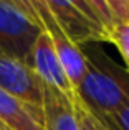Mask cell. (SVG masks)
<instances>
[{
  "label": "cell",
  "mask_w": 129,
  "mask_h": 130,
  "mask_svg": "<svg viewBox=\"0 0 129 130\" xmlns=\"http://www.w3.org/2000/svg\"><path fill=\"white\" fill-rule=\"evenodd\" d=\"M86 56V74L76 89V95L94 115H111L129 99V74L104 53Z\"/></svg>",
  "instance_id": "1"
},
{
  "label": "cell",
  "mask_w": 129,
  "mask_h": 130,
  "mask_svg": "<svg viewBox=\"0 0 129 130\" xmlns=\"http://www.w3.org/2000/svg\"><path fill=\"white\" fill-rule=\"evenodd\" d=\"M42 31L15 7L0 2V53L27 63L33 43Z\"/></svg>",
  "instance_id": "2"
},
{
  "label": "cell",
  "mask_w": 129,
  "mask_h": 130,
  "mask_svg": "<svg viewBox=\"0 0 129 130\" xmlns=\"http://www.w3.org/2000/svg\"><path fill=\"white\" fill-rule=\"evenodd\" d=\"M0 89L18 101L42 109L43 83L27 63L0 53Z\"/></svg>",
  "instance_id": "3"
},
{
  "label": "cell",
  "mask_w": 129,
  "mask_h": 130,
  "mask_svg": "<svg viewBox=\"0 0 129 130\" xmlns=\"http://www.w3.org/2000/svg\"><path fill=\"white\" fill-rule=\"evenodd\" d=\"M27 64L32 68V71L45 86L56 89L71 99L76 95V91L71 86L70 79H68L66 73H64L61 63L58 59V54L55 51L51 38L45 30L36 36L35 43L32 46V51L28 54Z\"/></svg>",
  "instance_id": "4"
},
{
  "label": "cell",
  "mask_w": 129,
  "mask_h": 130,
  "mask_svg": "<svg viewBox=\"0 0 129 130\" xmlns=\"http://www.w3.org/2000/svg\"><path fill=\"white\" fill-rule=\"evenodd\" d=\"M42 26L50 35V38H51V43L55 46V51L58 54L60 63H61V66H63L64 73H66L68 79H70L71 86L76 91L80 83H81V79L86 74V64L88 63H86V56H84L83 50L64 35V31L60 28L56 20L53 18L50 8L42 17Z\"/></svg>",
  "instance_id": "5"
},
{
  "label": "cell",
  "mask_w": 129,
  "mask_h": 130,
  "mask_svg": "<svg viewBox=\"0 0 129 130\" xmlns=\"http://www.w3.org/2000/svg\"><path fill=\"white\" fill-rule=\"evenodd\" d=\"M42 114V130H80L73 99L45 84H43Z\"/></svg>",
  "instance_id": "6"
},
{
  "label": "cell",
  "mask_w": 129,
  "mask_h": 130,
  "mask_svg": "<svg viewBox=\"0 0 129 130\" xmlns=\"http://www.w3.org/2000/svg\"><path fill=\"white\" fill-rule=\"evenodd\" d=\"M0 125L5 130H42V109H35L0 89Z\"/></svg>",
  "instance_id": "7"
},
{
  "label": "cell",
  "mask_w": 129,
  "mask_h": 130,
  "mask_svg": "<svg viewBox=\"0 0 129 130\" xmlns=\"http://www.w3.org/2000/svg\"><path fill=\"white\" fill-rule=\"evenodd\" d=\"M0 2L15 7L18 12H22L27 18H30L35 25H38L43 30L42 17L48 12V5L45 0H0Z\"/></svg>",
  "instance_id": "8"
},
{
  "label": "cell",
  "mask_w": 129,
  "mask_h": 130,
  "mask_svg": "<svg viewBox=\"0 0 129 130\" xmlns=\"http://www.w3.org/2000/svg\"><path fill=\"white\" fill-rule=\"evenodd\" d=\"M108 41L118 48L126 63V71L129 74V23H114L108 30Z\"/></svg>",
  "instance_id": "9"
},
{
  "label": "cell",
  "mask_w": 129,
  "mask_h": 130,
  "mask_svg": "<svg viewBox=\"0 0 129 130\" xmlns=\"http://www.w3.org/2000/svg\"><path fill=\"white\" fill-rule=\"evenodd\" d=\"M73 105H74V112H76L80 130H106L103 122L81 102V99L78 95L73 97Z\"/></svg>",
  "instance_id": "10"
},
{
  "label": "cell",
  "mask_w": 129,
  "mask_h": 130,
  "mask_svg": "<svg viewBox=\"0 0 129 130\" xmlns=\"http://www.w3.org/2000/svg\"><path fill=\"white\" fill-rule=\"evenodd\" d=\"M86 3L91 7V10L94 12L96 18L99 20V23L103 25V28L106 30V33H108V30L114 25V22H113V17H111L104 0H86Z\"/></svg>",
  "instance_id": "11"
},
{
  "label": "cell",
  "mask_w": 129,
  "mask_h": 130,
  "mask_svg": "<svg viewBox=\"0 0 129 130\" xmlns=\"http://www.w3.org/2000/svg\"><path fill=\"white\" fill-rule=\"evenodd\" d=\"M114 23H129L127 0H104Z\"/></svg>",
  "instance_id": "12"
},
{
  "label": "cell",
  "mask_w": 129,
  "mask_h": 130,
  "mask_svg": "<svg viewBox=\"0 0 129 130\" xmlns=\"http://www.w3.org/2000/svg\"><path fill=\"white\" fill-rule=\"evenodd\" d=\"M109 117L113 119V122L118 125L119 130H129V99L124 101Z\"/></svg>",
  "instance_id": "13"
},
{
  "label": "cell",
  "mask_w": 129,
  "mask_h": 130,
  "mask_svg": "<svg viewBox=\"0 0 129 130\" xmlns=\"http://www.w3.org/2000/svg\"><path fill=\"white\" fill-rule=\"evenodd\" d=\"M68 2H70V3H71L73 7H76V8L80 10V12L83 13V15H86V17H88L89 20H93L94 23H98L99 26H103V25L99 23V20L96 18V15H94V12L91 10V7H89V5L86 3V0H68Z\"/></svg>",
  "instance_id": "14"
},
{
  "label": "cell",
  "mask_w": 129,
  "mask_h": 130,
  "mask_svg": "<svg viewBox=\"0 0 129 130\" xmlns=\"http://www.w3.org/2000/svg\"><path fill=\"white\" fill-rule=\"evenodd\" d=\"M96 117L103 122V125H104V128H106V130H119V128H118V125L113 122V119H111L109 115H96Z\"/></svg>",
  "instance_id": "15"
},
{
  "label": "cell",
  "mask_w": 129,
  "mask_h": 130,
  "mask_svg": "<svg viewBox=\"0 0 129 130\" xmlns=\"http://www.w3.org/2000/svg\"><path fill=\"white\" fill-rule=\"evenodd\" d=\"M127 15H129V0H127Z\"/></svg>",
  "instance_id": "16"
},
{
  "label": "cell",
  "mask_w": 129,
  "mask_h": 130,
  "mask_svg": "<svg viewBox=\"0 0 129 130\" xmlns=\"http://www.w3.org/2000/svg\"><path fill=\"white\" fill-rule=\"evenodd\" d=\"M0 130H5V128H3V127H2V125H0Z\"/></svg>",
  "instance_id": "17"
}]
</instances>
